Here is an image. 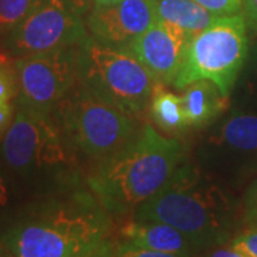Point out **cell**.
I'll return each mask as SVG.
<instances>
[{
  "label": "cell",
  "instance_id": "obj_18",
  "mask_svg": "<svg viewBox=\"0 0 257 257\" xmlns=\"http://www.w3.org/2000/svg\"><path fill=\"white\" fill-rule=\"evenodd\" d=\"M18 92L19 84L15 63L0 67V103H10L12 99L18 97Z\"/></svg>",
  "mask_w": 257,
  "mask_h": 257
},
{
  "label": "cell",
  "instance_id": "obj_24",
  "mask_svg": "<svg viewBox=\"0 0 257 257\" xmlns=\"http://www.w3.org/2000/svg\"><path fill=\"white\" fill-rule=\"evenodd\" d=\"M196 257H247L246 254H243L241 251H239L237 248H234L230 243L227 244H220L216 247L207 248L202 251L199 256Z\"/></svg>",
  "mask_w": 257,
  "mask_h": 257
},
{
  "label": "cell",
  "instance_id": "obj_19",
  "mask_svg": "<svg viewBox=\"0 0 257 257\" xmlns=\"http://www.w3.org/2000/svg\"><path fill=\"white\" fill-rule=\"evenodd\" d=\"M217 18L234 16L243 12L244 0H194Z\"/></svg>",
  "mask_w": 257,
  "mask_h": 257
},
{
  "label": "cell",
  "instance_id": "obj_22",
  "mask_svg": "<svg viewBox=\"0 0 257 257\" xmlns=\"http://www.w3.org/2000/svg\"><path fill=\"white\" fill-rule=\"evenodd\" d=\"M116 257H192L179 253H166V251H157V250H149V248L133 247L126 244L117 243V251Z\"/></svg>",
  "mask_w": 257,
  "mask_h": 257
},
{
  "label": "cell",
  "instance_id": "obj_27",
  "mask_svg": "<svg viewBox=\"0 0 257 257\" xmlns=\"http://www.w3.org/2000/svg\"><path fill=\"white\" fill-rule=\"evenodd\" d=\"M8 202H9V190H8L5 179L0 176V209L5 207Z\"/></svg>",
  "mask_w": 257,
  "mask_h": 257
},
{
  "label": "cell",
  "instance_id": "obj_23",
  "mask_svg": "<svg viewBox=\"0 0 257 257\" xmlns=\"http://www.w3.org/2000/svg\"><path fill=\"white\" fill-rule=\"evenodd\" d=\"M243 207H244V220L247 226L257 229V179L246 192Z\"/></svg>",
  "mask_w": 257,
  "mask_h": 257
},
{
  "label": "cell",
  "instance_id": "obj_26",
  "mask_svg": "<svg viewBox=\"0 0 257 257\" xmlns=\"http://www.w3.org/2000/svg\"><path fill=\"white\" fill-rule=\"evenodd\" d=\"M15 116V107L12 103H0V138L5 136Z\"/></svg>",
  "mask_w": 257,
  "mask_h": 257
},
{
  "label": "cell",
  "instance_id": "obj_29",
  "mask_svg": "<svg viewBox=\"0 0 257 257\" xmlns=\"http://www.w3.org/2000/svg\"><path fill=\"white\" fill-rule=\"evenodd\" d=\"M0 257H15L12 253H10V250L2 241H0Z\"/></svg>",
  "mask_w": 257,
  "mask_h": 257
},
{
  "label": "cell",
  "instance_id": "obj_10",
  "mask_svg": "<svg viewBox=\"0 0 257 257\" xmlns=\"http://www.w3.org/2000/svg\"><path fill=\"white\" fill-rule=\"evenodd\" d=\"M156 19V0H119L106 6H94L86 16V26L97 42L127 47Z\"/></svg>",
  "mask_w": 257,
  "mask_h": 257
},
{
  "label": "cell",
  "instance_id": "obj_4",
  "mask_svg": "<svg viewBox=\"0 0 257 257\" xmlns=\"http://www.w3.org/2000/svg\"><path fill=\"white\" fill-rule=\"evenodd\" d=\"M156 83L127 47L104 45L92 36L79 46L77 84L130 116L149 107Z\"/></svg>",
  "mask_w": 257,
  "mask_h": 257
},
{
  "label": "cell",
  "instance_id": "obj_2",
  "mask_svg": "<svg viewBox=\"0 0 257 257\" xmlns=\"http://www.w3.org/2000/svg\"><path fill=\"white\" fill-rule=\"evenodd\" d=\"M233 213L224 190L200 169L183 162L153 197L139 206L132 219L167 223L204 251L231 241Z\"/></svg>",
  "mask_w": 257,
  "mask_h": 257
},
{
  "label": "cell",
  "instance_id": "obj_15",
  "mask_svg": "<svg viewBox=\"0 0 257 257\" xmlns=\"http://www.w3.org/2000/svg\"><path fill=\"white\" fill-rule=\"evenodd\" d=\"M149 110L157 127L170 136L183 133L189 128L182 96L169 90L166 84L156 83L149 103Z\"/></svg>",
  "mask_w": 257,
  "mask_h": 257
},
{
  "label": "cell",
  "instance_id": "obj_9",
  "mask_svg": "<svg viewBox=\"0 0 257 257\" xmlns=\"http://www.w3.org/2000/svg\"><path fill=\"white\" fill-rule=\"evenodd\" d=\"M77 56L79 46H69L18 57V106L55 111L77 83Z\"/></svg>",
  "mask_w": 257,
  "mask_h": 257
},
{
  "label": "cell",
  "instance_id": "obj_6",
  "mask_svg": "<svg viewBox=\"0 0 257 257\" xmlns=\"http://www.w3.org/2000/svg\"><path fill=\"white\" fill-rule=\"evenodd\" d=\"M247 30L240 13L217 18L190 37L173 86L183 90L197 80H209L229 97L247 59Z\"/></svg>",
  "mask_w": 257,
  "mask_h": 257
},
{
  "label": "cell",
  "instance_id": "obj_5",
  "mask_svg": "<svg viewBox=\"0 0 257 257\" xmlns=\"http://www.w3.org/2000/svg\"><path fill=\"white\" fill-rule=\"evenodd\" d=\"M53 113L70 146L99 163L119 152L139 128L135 116L77 83Z\"/></svg>",
  "mask_w": 257,
  "mask_h": 257
},
{
  "label": "cell",
  "instance_id": "obj_8",
  "mask_svg": "<svg viewBox=\"0 0 257 257\" xmlns=\"http://www.w3.org/2000/svg\"><path fill=\"white\" fill-rule=\"evenodd\" d=\"M80 0H42L28 18L3 37V49L15 59L80 46L89 37Z\"/></svg>",
  "mask_w": 257,
  "mask_h": 257
},
{
  "label": "cell",
  "instance_id": "obj_16",
  "mask_svg": "<svg viewBox=\"0 0 257 257\" xmlns=\"http://www.w3.org/2000/svg\"><path fill=\"white\" fill-rule=\"evenodd\" d=\"M211 143L234 152L257 153V114L241 113L226 120Z\"/></svg>",
  "mask_w": 257,
  "mask_h": 257
},
{
  "label": "cell",
  "instance_id": "obj_3",
  "mask_svg": "<svg viewBox=\"0 0 257 257\" xmlns=\"http://www.w3.org/2000/svg\"><path fill=\"white\" fill-rule=\"evenodd\" d=\"M90 194H76L29 213L0 239L15 257H69L110 237L111 219Z\"/></svg>",
  "mask_w": 257,
  "mask_h": 257
},
{
  "label": "cell",
  "instance_id": "obj_17",
  "mask_svg": "<svg viewBox=\"0 0 257 257\" xmlns=\"http://www.w3.org/2000/svg\"><path fill=\"white\" fill-rule=\"evenodd\" d=\"M42 0H0V33L5 36L36 9Z\"/></svg>",
  "mask_w": 257,
  "mask_h": 257
},
{
  "label": "cell",
  "instance_id": "obj_25",
  "mask_svg": "<svg viewBox=\"0 0 257 257\" xmlns=\"http://www.w3.org/2000/svg\"><path fill=\"white\" fill-rule=\"evenodd\" d=\"M247 29L251 33H257V0H244L243 13Z\"/></svg>",
  "mask_w": 257,
  "mask_h": 257
},
{
  "label": "cell",
  "instance_id": "obj_12",
  "mask_svg": "<svg viewBox=\"0 0 257 257\" xmlns=\"http://www.w3.org/2000/svg\"><path fill=\"white\" fill-rule=\"evenodd\" d=\"M117 243L192 257L199 256L202 253L197 244L183 231L167 223L155 220H128L120 229Z\"/></svg>",
  "mask_w": 257,
  "mask_h": 257
},
{
  "label": "cell",
  "instance_id": "obj_11",
  "mask_svg": "<svg viewBox=\"0 0 257 257\" xmlns=\"http://www.w3.org/2000/svg\"><path fill=\"white\" fill-rule=\"evenodd\" d=\"M190 36L157 18L127 49L146 67L157 83L173 86L183 64Z\"/></svg>",
  "mask_w": 257,
  "mask_h": 257
},
{
  "label": "cell",
  "instance_id": "obj_20",
  "mask_svg": "<svg viewBox=\"0 0 257 257\" xmlns=\"http://www.w3.org/2000/svg\"><path fill=\"white\" fill-rule=\"evenodd\" d=\"M117 243L110 237L103 239L69 257H116Z\"/></svg>",
  "mask_w": 257,
  "mask_h": 257
},
{
  "label": "cell",
  "instance_id": "obj_31",
  "mask_svg": "<svg viewBox=\"0 0 257 257\" xmlns=\"http://www.w3.org/2000/svg\"><path fill=\"white\" fill-rule=\"evenodd\" d=\"M2 36H3V35L0 33V50H2Z\"/></svg>",
  "mask_w": 257,
  "mask_h": 257
},
{
  "label": "cell",
  "instance_id": "obj_21",
  "mask_svg": "<svg viewBox=\"0 0 257 257\" xmlns=\"http://www.w3.org/2000/svg\"><path fill=\"white\" fill-rule=\"evenodd\" d=\"M230 244L247 257H257V229L248 227L246 231L234 236Z\"/></svg>",
  "mask_w": 257,
  "mask_h": 257
},
{
  "label": "cell",
  "instance_id": "obj_28",
  "mask_svg": "<svg viewBox=\"0 0 257 257\" xmlns=\"http://www.w3.org/2000/svg\"><path fill=\"white\" fill-rule=\"evenodd\" d=\"M12 63H15V57L10 55L6 49H2V50H0V67Z\"/></svg>",
  "mask_w": 257,
  "mask_h": 257
},
{
  "label": "cell",
  "instance_id": "obj_1",
  "mask_svg": "<svg viewBox=\"0 0 257 257\" xmlns=\"http://www.w3.org/2000/svg\"><path fill=\"white\" fill-rule=\"evenodd\" d=\"M183 162V145L145 123L119 152L99 163L89 187L110 214L127 216L153 197Z\"/></svg>",
  "mask_w": 257,
  "mask_h": 257
},
{
  "label": "cell",
  "instance_id": "obj_30",
  "mask_svg": "<svg viewBox=\"0 0 257 257\" xmlns=\"http://www.w3.org/2000/svg\"><path fill=\"white\" fill-rule=\"evenodd\" d=\"M119 0H93L94 6H106V5H111V3H116Z\"/></svg>",
  "mask_w": 257,
  "mask_h": 257
},
{
  "label": "cell",
  "instance_id": "obj_13",
  "mask_svg": "<svg viewBox=\"0 0 257 257\" xmlns=\"http://www.w3.org/2000/svg\"><path fill=\"white\" fill-rule=\"evenodd\" d=\"M183 107L189 128L209 126L227 109L229 97L209 80H197L183 89Z\"/></svg>",
  "mask_w": 257,
  "mask_h": 257
},
{
  "label": "cell",
  "instance_id": "obj_14",
  "mask_svg": "<svg viewBox=\"0 0 257 257\" xmlns=\"http://www.w3.org/2000/svg\"><path fill=\"white\" fill-rule=\"evenodd\" d=\"M156 10L157 18L190 37L217 19L194 0H156Z\"/></svg>",
  "mask_w": 257,
  "mask_h": 257
},
{
  "label": "cell",
  "instance_id": "obj_7",
  "mask_svg": "<svg viewBox=\"0 0 257 257\" xmlns=\"http://www.w3.org/2000/svg\"><path fill=\"white\" fill-rule=\"evenodd\" d=\"M2 157L10 169L29 173L72 163L70 146L53 111L18 106L2 138Z\"/></svg>",
  "mask_w": 257,
  "mask_h": 257
},
{
  "label": "cell",
  "instance_id": "obj_32",
  "mask_svg": "<svg viewBox=\"0 0 257 257\" xmlns=\"http://www.w3.org/2000/svg\"><path fill=\"white\" fill-rule=\"evenodd\" d=\"M256 67H257V46H256Z\"/></svg>",
  "mask_w": 257,
  "mask_h": 257
}]
</instances>
